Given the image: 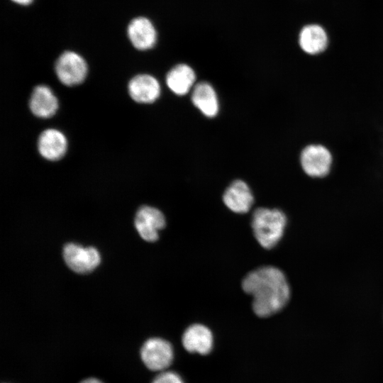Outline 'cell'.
<instances>
[{"mask_svg": "<svg viewBox=\"0 0 383 383\" xmlns=\"http://www.w3.org/2000/svg\"><path fill=\"white\" fill-rule=\"evenodd\" d=\"M55 73L59 80L67 86L82 83L87 74V65L85 60L73 51H65L57 58Z\"/></svg>", "mask_w": 383, "mask_h": 383, "instance_id": "cell-3", "label": "cell"}, {"mask_svg": "<svg viewBox=\"0 0 383 383\" xmlns=\"http://www.w3.org/2000/svg\"><path fill=\"white\" fill-rule=\"evenodd\" d=\"M193 104L206 117L212 118L218 114L219 104L213 87L208 82L196 84L192 94Z\"/></svg>", "mask_w": 383, "mask_h": 383, "instance_id": "cell-14", "label": "cell"}, {"mask_svg": "<svg viewBox=\"0 0 383 383\" xmlns=\"http://www.w3.org/2000/svg\"><path fill=\"white\" fill-rule=\"evenodd\" d=\"M140 356L145 365L150 370L163 371L173 360V348L162 338H152L143 345Z\"/></svg>", "mask_w": 383, "mask_h": 383, "instance_id": "cell-4", "label": "cell"}, {"mask_svg": "<svg viewBox=\"0 0 383 383\" xmlns=\"http://www.w3.org/2000/svg\"><path fill=\"white\" fill-rule=\"evenodd\" d=\"M152 383H184L179 374L173 371H162Z\"/></svg>", "mask_w": 383, "mask_h": 383, "instance_id": "cell-17", "label": "cell"}, {"mask_svg": "<svg viewBox=\"0 0 383 383\" xmlns=\"http://www.w3.org/2000/svg\"><path fill=\"white\" fill-rule=\"evenodd\" d=\"M38 149L44 158L55 161L62 158L67 149L65 135L55 128H48L41 133L38 140Z\"/></svg>", "mask_w": 383, "mask_h": 383, "instance_id": "cell-12", "label": "cell"}, {"mask_svg": "<svg viewBox=\"0 0 383 383\" xmlns=\"http://www.w3.org/2000/svg\"><path fill=\"white\" fill-rule=\"evenodd\" d=\"M332 156L327 148L320 145H310L301 154V165L310 177L323 178L328 174Z\"/></svg>", "mask_w": 383, "mask_h": 383, "instance_id": "cell-5", "label": "cell"}, {"mask_svg": "<svg viewBox=\"0 0 383 383\" xmlns=\"http://www.w3.org/2000/svg\"><path fill=\"white\" fill-rule=\"evenodd\" d=\"M32 113L40 118H50L57 111L58 101L51 89L45 85L34 88L29 101Z\"/></svg>", "mask_w": 383, "mask_h": 383, "instance_id": "cell-13", "label": "cell"}, {"mask_svg": "<svg viewBox=\"0 0 383 383\" xmlns=\"http://www.w3.org/2000/svg\"><path fill=\"white\" fill-rule=\"evenodd\" d=\"M127 35L133 46L140 50L154 47L157 42V30L152 21L144 16L133 18L127 26Z\"/></svg>", "mask_w": 383, "mask_h": 383, "instance_id": "cell-8", "label": "cell"}, {"mask_svg": "<svg viewBox=\"0 0 383 383\" xmlns=\"http://www.w3.org/2000/svg\"><path fill=\"white\" fill-rule=\"evenodd\" d=\"M63 257L67 265L77 273L90 272L101 261L100 255L96 248H84L74 243L65 245Z\"/></svg>", "mask_w": 383, "mask_h": 383, "instance_id": "cell-6", "label": "cell"}, {"mask_svg": "<svg viewBox=\"0 0 383 383\" xmlns=\"http://www.w3.org/2000/svg\"><path fill=\"white\" fill-rule=\"evenodd\" d=\"M182 341L184 348L188 352L207 355L212 350L213 337L209 328L196 323L191 325L185 330Z\"/></svg>", "mask_w": 383, "mask_h": 383, "instance_id": "cell-10", "label": "cell"}, {"mask_svg": "<svg viewBox=\"0 0 383 383\" xmlns=\"http://www.w3.org/2000/svg\"><path fill=\"white\" fill-rule=\"evenodd\" d=\"M135 226L143 240L154 242L158 239V231L165 226V218L157 209L143 206L135 215Z\"/></svg>", "mask_w": 383, "mask_h": 383, "instance_id": "cell-7", "label": "cell"}, {"mask_svg": "<svg viewBox=\"0 0 383 383\" xmlns=\"http://www.w3.org/2000/svg\"><path fill=\"white\" fill-rule=\"evenodd\" d=\"M80 383H102V382L101 381H99V379H95V378H88V379H86L83 380Z\"/></svg>", "mask_w": 383, "mask_h": 383, "instance_id": "cell-19", "label": "cell"}, {"mask_svg": "<svg viewBox=\"0 0 383 383\" xmlns=\"http://www.w3.org/2000/svg\"><path fill=\"white\" fill-rule=\"evenodd\" d=\"M11 1L18 5L28 6L31 4L34 0H11Z\"/></svg>", "mask_w": 383, "mask_h": 383, "instance_id": "cell-18", "label": "cell"}, {"mask_svg": "<svg viewBox=\"0 0 383 383\" xmlns=\"http://www.w3.org/2000/svg\"><path fill=\"white\" fill-rule=\"evenodd\" d=\"M128 93L131 97L140 104H151L160 94V85L152 75L143 74L133 77L128 83Z\"/></svg>", "mask_w": 383, "mask_h": 383, "instance_id": "cell-11", "label": "cell"}, {"mask_svg": "<svg viewBox=\"0 0 383 383\" xmlns=\"http://www.w3.org/2000/svg\"><path fill=\"white\" fill-rule=\"evenodd\" d=\"M287 224L286 214L279 209L257 208L252 213L251 226L255 238L265 249L276 246Z\"/></svg>", "mask_w": 383, "mask_h": 383, "instance_id": "cell-2", "label": "cell"}, {"mask_svg": "<svg viewBox=\"0 0 383 383\" xmlns=\"http://www.w3.org/2000/svg\"><path fill=\"white\" fill-rule=\"evenodd\" d=\"M242 288L252 296V310L261 318L280 311L291 297V287L286 275L274 266H263L249 272L242 282Z\"/></svg>", "mask_w": 383, "mask_h": 383, "instance_id": "cell-1", "label": "cell"}, {"mask_svg": "<svg viewBox=\"0 0 383 383\" xmlns=\"http://www.w3.org/2000/svg\"><path fill=\"white\" fill-rule=\"evenodd\" d=\"M328 35L323 28L317 24L304 26L299 35L301 48L311 55L322 52L328 45Z\"/></svg>", "mask_w": 383, "mask_h": 383, "instance_id": "cell-16", "label": "cell"}, {"mask_svg": "<svg viewBox=\"0 0 383 383\" xmlns=\"http://www.w3.org/2000/svg\"><path fill=\"white\" fill-rule=\"evenodd\" d=\"M196 80L194 70L186 64H179L172 67L166 76L168 88L175 94L182 96L193 87Z\"/></svg>", "mask_w": 383, "mask_h": 383, "instance_id": "cell-15", "label": "cell"}, {"mask_svg": "<svg viewBox=\"0 0 383 383\" xmlns=\"http://www.w3.org/2000/svg\"><path fill=\"white\" fill-rule=\"evenodd\" d=\"M225 205L237 213H245L250 209L254 198L248 185L243 180L233 181L223 195Z\"/></svg>", "mask_w": 383, "mask_h": 383, "instance_id": "cell-9", "label": "cell"}]
</instances>
